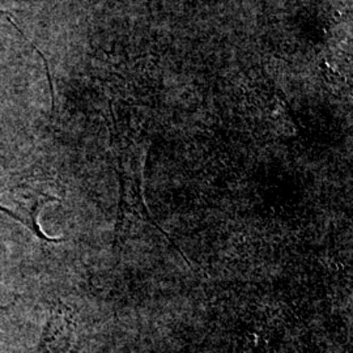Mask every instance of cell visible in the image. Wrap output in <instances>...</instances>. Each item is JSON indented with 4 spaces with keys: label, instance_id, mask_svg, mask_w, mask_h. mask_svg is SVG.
Here are the masks:
<instances>
[{
    "label": "cell",
    "instance_id": "obj_3",
    "mask_svg": "<svg viewBox=\"0 0 353 353\" xmlns=\"http://www.w3.org/2000/svg\"><path fill=\"white\" fill-rule=\"evenodd\" d=\"M0 14H1V16H4V17L7 19V21H8V23H11V24L14 26V29H16V30H17V32H19V33L23 36V37L26 38V42H28V43H29V45H30V46L34 49V51L37 52L38 55L42 58V61H43V65H45V70H46V75H48V79H49V84H50L51 92H52V80H51L50 67H49V63H48V61H46L45 55H43L41 51L38 50L37 46H36V45H34L32 41H29V38L26 37V33H24V32L20 29V26H17V23L13 20L12 16H11L10 13L6 12V11H3V10L0 8Z\"/></svg>",
    "mask_w": 353,
    "mask_h": 353
},
{
    "label": "cell",
    "instance_id": "obj_1",
    "mask_svg": "<svg viewBox=\"0 0 353 353\" xmlns=\"http://www.w3.org/2000/svg\"><path fill=\"white\" fill-rule=\"evenodd\" d=\"M57 188L48 179L26 178L11 188L0 191V212L23 224L42 245L57 243L63 239H51L46 236L38 223L42 208L51 202H61V196L55 194Z\"/></svg>",
    "mask_w": 353,
    "mask_h": 353
},
{
    "label": "cell",
    "instance_id": "obj_2",
    "mask_svg": "<svg viewBox=\"0 0 353 353\" xmlns=\"http://www.w3.org/2000/svg\"><path fill=\"white\" fill-rule=\"evenodd\" d=\"M67 323L57 314H51L50 319L43 331L38 353H68V338L65 336Z\"/></svg>",
    "mask_w": 353,
    "mask_h": 353
}]
</instances>
